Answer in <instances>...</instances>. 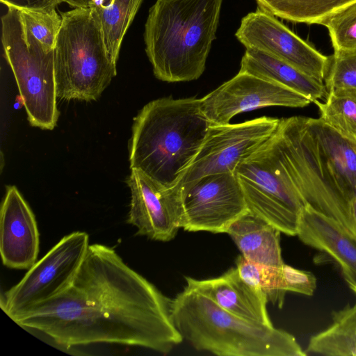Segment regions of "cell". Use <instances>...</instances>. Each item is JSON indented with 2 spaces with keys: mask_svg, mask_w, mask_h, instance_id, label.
I'll use <instances>...</instances> for the list:
<instances>
[{
  "mask_svg": "<svg viewBox=\"0 0 356 356\" xmlns=\"http://www.w3.org/2000/svg\"><path fill=\"white\" fill-rule=\"evenodd\" d=\"M171 303L113 248L95 243L65 291L13 320L61 346L117 343L165 355L183 341Z\"/></svg>",
  "mask_w": 356,
  "mask_h": 356,
  "instance_id": "cell-1",
  "label": "cell"
},
{
  "mask_svg": "<svg viewBox=\"0 0 356 356\" xmlns=\"http://www.w3.org/2000/svg\"><path fill=\"white\" fill-rule=\"evenodd\" d=\"M210 125L200 99L169 97L149 102L134 120L131 169L166 187L177 186L200 151Z\"/></svg>",
  "mask_w": 356,
  "mask_h": 356,
  "instance_id": "cell-2",
  "label": "cell"
},
{
  "mask_svg": "<svg viewBox=\"0 0 356 356\" xmlns=\"http://www.w3.org/2000/svg\"><path fill=\"white\" fill-rule=\"evenodd\" d=\"M223 0H156L145 25V52L163 81L196 80L216 38Z\"/></svg>",
  "mask_w": 356,
  "mask_h": 356,
  "instance_id": "cell-3",
  "label": "cell"
},
{
  "mask_svg": "<svg viewBox=\"0 0 356 356\" xmlns=\"http://www.w3.org/2000/svg\"><path fill=\"white\" fill-rule=\"evenodd\" d=\"M174 324L197 350L220 356H305L285 330L240 318L186 286L171 303Z\"/></svg>",
  "mask_w": 356,
  "mask_h": 356,
  "instance_id": "cell-4",
  "label": "cell"
},
{
  "mask_svg": "<svg viewBox=\"0 0 356 356\" xmlns=\"http://www.w3.org/2000/svg\"><path fill=\"white\" fill-rule=\"evenodd\" d=\"M54 48L57 97L97 99L117 74L96 14L91 8L61 13Z\"/></svg>",
  "mask_w": 356,
  "mask_h": 356,
  "instance_id": "cell-5",
  "label": "cell"
},
{
  "mask_svg": "<svg viewBox=\"0 0 356 356\" xmlns=\"http://www.w3.org/2000/svg\"><path fill=\"white\" fill-rule=\"evenodd\" d=\"M1 42L31 124L56 125L54 49L46 48L27 29L18 9L8 6L1 17Z\"/></svg>",
  "mask_w": 356,
  "mask_h": 356,
  "instance_id": "cell-6",
  "label": "cell"
},
{
  "mask_svg": "<svg viewBox=\"0 0 356 356\" xmlns=\"http://www.w3.org/2000/svg\"><path fill=\"white\" fill-rule=\"evenodd\" d=\"M234 174L248 211L281 233L297 235L299 216L305 204L282 163L275 134L242 161Z\"/></svg>",
  "mask_w": 356,
  "mask_h": 356,
  "instance_id": "cell-7",
  "label": "cell"
},
{
  "mask_svg": "<svg viewBox=\"0 0 356 356\" xmlns=\"http://www.w3.org/2000/svg\"><path fill=\"white\" fill-rule=\"evenodd\" d=\"M275 135L282 163L305 205L356 234L349 205L317 154L304 117L280 119Z\"/></svg>",
  "mask_w": 356,
  "mask_h": 356,
  "instance_id": "cell-8",
  "label": "cell"
},
{
  "mask_svg": "<svg viewBox=\"0 0 356 356\" xmlns=\"http://www.w3.org/2000/svg\"><path fill=\"white\" fill-rule=\"evenodd\" d=\"M89 236L74 232L63 237L1 297V307L13 320L65 291L74 282L89 248Z\"/></svg>",
  "mask_w": 356,
  "mask_h": 356,
  "instance_id": "cell-9",
  "label": "cell"
},
{
  "mask_svg": "<svg viewBox=\"0 0 356 356\" xmlns=\"http://www.w3.org/2000/svg\"><path fill=\"white\" fill-rule=\"evenodd\" d=\"M280 121L264 116L238 124H211L200 151L177 186L184 188L209 175L234 172L242 161L272 137Z\"/></svg>",
  "mask_w": 356,
  "mask_h": 356,
  "instance_id": "cell-10",
  "label": "cell"
},
{
  "mask_svg": "<svg viewBox=\"0 0 356 356\" xmlns=\"http://www.w3.org/2000/svg\"><path fill=\"white\" fill-rule=\"evenodd\" d=\"M180 188L181 228L185 231L227 233L232 224L248 211L234 172L204 176Z\"/></svg>",
  "mask_w": 356,
  "mask_h": 356,
  "instance_id": "cell-11",
  "label": "cell"
},
{
  "mask_svg": "<svg viewBox=\"0 0 356 356\" xmlns=\"http://www.w3.org/2000/svg\"><path fill=\"white\" fill-rule=\"evenodd\" d=\"M235 36L246 49L268 54L324 82L330 56L320 53L275 16L259 8L249 13L242 18Z\"/></svg>",
  "mask_w": 356,
  "mask_h": 356,
  "instance_id": "cell-12",
  "label": "cell"
},
{
  "mask_svg": "<svg viewBox=\"0 0 356 356\" xmlns=\"http://www.w3.org/2000/svg\"><path fill=\"white\" fill-rule=\"evenodd\" d=\"M311 103L291 89L241 72L200 99L203 113L213 124L229 123L234 115L259 108H303Z\"/></svg>",
  "mask_w": 356,
  "mask_h": 356,
  "instance_id": "cell-13",
  "label": "cell"
},
{
  "mask_svg": "<svg viewBox=\"0 0 356 356\" xmlns=\"http://www.w3.org/2000/svg\"><path fill=\"white\" fill-rule=\"evenodd\" d=\"M127 184L131 190L128 223L137 234L151 240L167 242L181 228V190L166 187L136 169H131Z\"/></svg>",
  "mask_w": 356,
  "mask_h": 356,
  "instance_id": "cell-14",
  "label": "cell"
},
{
  "mask_svg": "<svg viewBox=\"0 0 356 356\" xmlns=\"http://www.w3.org/2000/svg\"><path fill=\"white\" fill-rule=\"evenodd\" d=\"M296 236L332 261L356 295V234L307 204L300 212Z\"/></svg>",
  "mask_w": 356,
  "mask_h": 356,
  "instance_id": "cell-15",
  "label": "cell"
},
{
  "mask_svg": "<svg viewBox=\"0 0 356 356\" xmlns=\"http://www.w3.org/2000/svg\"><path fill=\"white\" fill-rule=\"evenodd\" d=\"M40 235L35 216L17 188L8 186L0 214V252L4 266L28 269L39 252Z\"/></svg>",
  "mask_w": 356,
  "mask_h": 356,
  "instance_id": "cell-16",
  "label": "cell"
},
{
  "mask_svg": "<svg viewBox=\"0 0 356 356\" xmlns=\"http://www.w3.org/2000/svg\"><path fill=\"white\" fill-rule=\"evenodd\" d=\"M187 286L211 299L223 309L243 319L273 325L268 316L267 297L248 284L236 267L206 280L186 277Z\"/></svg>",
  "mask_w": 356,
  "mask_h": 356,
  "instance_id": "cell-17",
  "label": "cell"
},
{
  "mask_svg": "<svg viewBox=\"0 0 356 356\" xmlns=\"http://www.w3.org/2000/svg\"><path fill=\"white\" fill-rule=\"evenodd\" d=\"M304 121L318 156L350 207L356 196V142L320 118L304 117Z\"/></svg>",
  "mask_w": 356,
  "mask_h": 356,
  "instance_id": "cell-18",
  "label": "cell"
},
{
  "mask_svg": "<svg viewBox=\"0 0 356 356\" xmlns=\"http://www.w3.org/2000/svg\"><path fill=\"white\" fill-rule=\"evenodd\" d=\"M226 234L246 259L275 268L284 264L280 246L281 232L250 211L234 222Z\"/></svg>",
  "mask_w": 356,
  "mask_h": 356,
  "instance_id": "cell-19",
  "label": "cell"
},
{
  "mask_svg": "<svg viewBox=\"0 0 356 356\" xmlns=\"http://www.w3.org/2000/svg\"><path fill=\"white\" fill-rule=\"evenodd\" d=\"M239 72L285 86L305 96L312 103L315 100L325 99L327 95L323 81L258 50L246 49L241 61Z\"/></svg>",
  "mask_w": 356,
  "mask_h": 356,
  "instance_id": "cell-20",
  "label": "cell"
},
{
  "mask_svg": "<svg viewBox=\"0 0 356 356\" xmlns=\"http://www.w3.org/2000/svg\"><path fill=\"white\" fill-rule=\"evenodd\" d=\"M305 353L324 356H356V302L334 311L332 324L310 338Z\"/></svg>",
  "mask_w": 356,
  "mask_h": 356,
  "instance_id": "cell-21",
  "label": "cell"
},
{
  "mask_svg": "<svg viewBox=\"0 0 356 356\" xmlns=\"http://www.w3.org/2000/svg\"><path fill=\"white\" fill-rule=\"evenodd\" d=\"M143 0H95L91 8L101 26L107 52L117 63L123 38Z\"/></svg>",
  "mask_w": 356,
  "mask_h": 356,
  "instance_id": "cell-22",
  "label": "cell"
},
{
  "mask_svg": "<svg viewBox=\"0 0 356 356\" xmlns=\"http://www.w3.org/2000/svg\"><path fill=\"white\" fill-rule=\"evenodd\" d=\"M356 0H256L258 8L295 23L321 24L330 15Z\"/></svg>",
  "mask_w": 356,
  "mask_h": 356,
  "instance_id": "cell-23",
  "label": "cell"
},
{
  "mask_svg": "<svg viewBox=\"0 0 356 356\" xmlns=\"http://www.w3.org/2000/svg\"><path fill=\"white\" fill-rule=\"evenodd\" d=\"M320 117L343 136L356 142V88L327 91L325 102L315 100Z\"/></svg>",
  "mask_w": 356,
  "mask_h": 356,
  "instance_id": "cell-24",
  "label": "cell"
},
{
  "mask_svg": "<svg viewBox=\"0 0 356 356\" xmlns=\"http://www.w3.org/2000/svg\"><path fill=\"white\" fill-rule=\"evenodd\" d=\"M236 267L248 284L264 293L273 305L282 307L286 293L282 288V266L275 268L261 265L240 255L236 260Z\"/></svg>",
  "mask_w": 356,
  "mask_h": 356,
  "instance_id": "cell-25",
  "label": "cell"
},
{
  "mask_svg": "<svg viewBox=\"0 0 356 356\" xmlns=\"http://www.w3.org/2000/svg\"><path fill=\"white\" fill-rule=\"evenodd\" d=\"M321 25L329 32L334 51L356 50V1L330 15Z\"/></svg>",
  "mask_w": 356,
  "mask_h": 356,
  "instance_id": "cell-26",
  "label": "cell"
},
{
  "mask_svg": "<svg viewBox=\"0 0 356 356\" xmlns=\"http://www.w3.org/2000/svg\"><path fill=\"white\" fill-rule=\"evenodd\" d=\"M19 10V9H18ZM31 33L47 49H54L62 17L56 11L19 10Z\"/></svg>",
  "mask_w": 356,
  "mask_h": 356,
  "instance_id": "cell-27",
  "label": "cell"
},
{
  "mask_svg": "<svg viewBox=\"0 0 356 356\" xmlns=\"http://www.w3.org/2000/svg\"><path fill=\"white\" fill-rule=\"evenodd\" d=\"M327 90L356 88V50L334 51L324 79Z\"/></svg>",
  "mask_w": 356,
  "mask_h": 356,
  "instance_id": "cell-28",
  "label": "cell"
},
{
  "mask_svg": "<svg viewBox=\"0 0 356 356\" xmlns=\"http://www.w3.org/2000/svg\"><path fill=\"white\" fill-rule=\"evenodd\" d=\"M282 288L305 296H312L316 288V278L311 272L295 268L284 264L281 270Z\"/></svg>",
  "mask_w": 356,
  "mask_h": 356,
  "instance_id": "cell-29",
  "label": "cell"
},
{
  "mask_svg": "<svg viewBox=\"0 0 356 356\" xmlns=\"http://www.w3.org/2000/svg\"><path fill=\"white\" fill-rule=\"evenodd\" d=\"M7 7L19 10H51L62 3L61 0H0Z\"/></svg>",
  "mask_w": 356,
  "mask_h": 356,
  "instance_id": "cell-30",
  "label": "cell"
},
{
  "mask_svg": "<svg viewBox=\"0 0 356 356\" xmlns=\"http://www.w3.org/2000/svg\"><path fill=\"white\" fill-rule=\"evenodd\" d=\"M62 2L67 3L74 8H89L92 6L95 0H61Z\"/></svg>",
  "mask_w": 356,
  "mask_h": 356,
  "instance_id": "cell-31",
  "label": "cell"
},
{
  "mask_svg": "<svg viewBox=\"0 0 356 356\" xmlns=\"http://www.w3.org/2000/svg\"><path fill=\"white\" fill-rule=\"evenodd\" d=\"M350 213L352 222L356 228V196L351 201L350 204Z\"/></svg>",
  "mask_w": 356,
  "mask_h": 356,
  "instance_id": "cell-32",
  "label": "cell"
}]
</instances>
